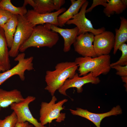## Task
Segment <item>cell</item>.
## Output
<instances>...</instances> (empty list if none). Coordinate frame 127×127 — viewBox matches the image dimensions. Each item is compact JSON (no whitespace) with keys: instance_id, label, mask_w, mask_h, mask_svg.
<instances>
[{"instance_id":"obj_19","label":"cell","mask_w":127,"mask_h":127,"mask_svg":"<svg viewBox=\"0 0 127 127\" xmlns=\"http://www.w3.org/2000/svg\"><path fill=\"white\" fill-rule=\"evenodd\" d=\"M18 23L17 15H14L6 23L3 28L8 47L10 48L12 44Z\"/></svg>"},{"instance_id":"obj_22","label":"cell","mask_w":127,"mask_h":127,"mask_svg":"<svg viewBox=\"0 0 127 127\" xmlns=\"http://www.w3.org/2000/svg\"><path fill=\"white\" fill-rule=\"evenodd\" d=\"M0 8L8 11L14 15L25 16L28 11L25 6L16 7L14 6L10 0H1Z\"/></svg>"},{"instance_id":"obj_28","label":"cell","mask_w":127,"mask_h":127,"mask_svg":"<svg viewBox=\"0 0 127 127\" xmlns=\"http://www.w3.org/2000/svg\"><path fill=\"white\" fill-rule=\"evenodd\" d=\"M55 10L58 11L61 9V6L65 3L64 0H53Z\"/></svg>"},{"instance_id":"obj_4","label":"cell","mask_w":127,"mask_h":127,"mask_svg":"<svg viewBox=\"0 0 127 127\" xmlns=\"http://www.w3.org/2000/svg\"><path fill=\"white\" fill-rule=\"evenodd\" d=\"M57 99L54 95L52 96L49 103L42 102L40 111V123L44 126L48 123L50 124L54 119L57 122L60 123L64 120L66 114L61 113L64 109L63 106L67 102L68 99H64L56 103Z\"/></svg>"},{"instance_id":"obj_1","label":"cell","mask_w":127,"mask_h":127,"mask_svg":"<svg viewBox=\"0 0 127 127\" xmlns=\"http://www.w3.org/2000/svg\"><path fill=\"white\" fill-rule=\"evenodd\" d=\"M78 67L74 62H62L56 65L54 70L47 71L45 81L47 85L45 89L52 96L54 95L56 91L63 85L67 79L73 77Z\"/></svg>"},{"instance_id":"obj_32","label":"cell","mask_w":127,"mask_h":127,"mask_svg":"<svg viewBox=\"0 0 127 127\" xmlns=\"http://www.w3.org/2000/svg\"><path fill=\"white\" fill-rule=\"evenodd\" d=\"M24 127H33V126L32 125L30 124L29 122H26L24 123Z\"/></svg>"},{"instance_id":"obj_29","label":"cell","mask_w":127,"mask_h":127,"mask_svg":"<svg viewBox=\"0 0 127 127\" xmlns=\"http://www.w3.org/2000/svg\"><path fill=\"white\" fill-rule=\"evenodd\" d=\"M35 3L34 0H25L23 6L26 7L28 4H29L33 8L35 5Z\"/></svg>"},{"instance_id":"obj_15","label":"cell","mask_w":127,"mask_h":127,"mask_svg":"<svg viewBox=\"0 0 127 127\" xmlns=\"http://www.w3.org/2000/svg\"><path fill=\"white\" fill-rule=\"evenodd\" d=\"M21 92L16 89L7 91L0 88V107H8L12 103L24 100Z\"/></svg>"},{"instance_id":"obj_18","label":"cell","mask_w":127,"mask_h":127,"mask_svg":"<svg viewBox=\"0 0 127 127\" xmlns=\"http://www.w3.org/2000/svg\"><path fill=\"white\" fill-rule=\"evenodd\" d=\"M121 20L119 29H115V44L113 54L115 55L120 46L127 41V20L123 17H120Z\"/></svg>"},{"instance_id":"obj_31","label":"cell","mask_w":127,"mask_h":127,"mask_svg":"<svg viewBox=\"0 0 127 127\" xmlns=\"http://www.w3.org/2000/svg\"><path fill=\"white\" fill-rule=\"evenodd\" d=\"M121 78L123 82L125 83V87H126V84L127 85V76L121 77Z\"/></svg>"},{"instance_id":"obj_25","label":"cell","mask_w":127,"mask_h":127,"mask_svg":"<svg viewBox=\"0 0 127 127\" xmlns=\"http://www.w3.org/2000/svg\"><path fill=\"white\" fill-rule=\"evenodd\" d=\"M13 15L8 11L0 8V27L3 28L6 23Z\"/></svg>"},{"instance_id":"obj_13","label":"cell","mask_w":127,"mask_h":127,"mask_svg":"<svg viewBox=\"0 0 127 127\" xmlns=\"http://www.w3.org/2000/svg\"><path fill=\"white\" fill-rule=\"evenodd\" d=\"M71 113L86 118L93 123L97 127H100L101 121L104 118L112 115H116L121 114L122 110L118 105L113 107L109 111L102 113H95L89 112L86 109L77 108L76 110L69 109Z\"/></svg>"},{"instance_id":"obj_16","label":"cell","mask_w":127,"mask_h":127,"mask_svg":"<svg viewBox=\"0 0 127 127\" xmlns=\"http://www.w3.org/2000/svg\"><path fill=\"white\" fill-rule=\"evenodd\" d=\"M71 5L68 9L58 17L59 26L62 27L69 20L77 14L86 0H71Z\"/></svg>"},{"instance_id":"obj_20","label":"cell","mask_w":127,"mask_h":127,"mask_svg":"<svg viewBox=\"0 0 127 127\" xmlns=\"http://www.w3.org/2000/svg\"><path fill=\"white\" fill-rule=\"evenodd\" d=\"M122 0H109L103 10V13L107 16L109 17L115 13L120 14L126 8Z\"/></svg>"},{"instance_id":"obj_3","label":"cell","mask_w":127,"mask_h":127,"mask_svg":"<svg viewBox=\"0 0 127 127\" xmlns=\"http://www.w3.org/2000/svg\"><path fill=\"white\" fill-rule=\"evenodd\" d=\"M59 39L57 33L44 25H36L34 27L29 38L20 47L19 51L23 52L28 48L32 47L52 48L56 44Z\"/></svg>"},{"instance_id":"obj_27","label":"cell","mask_w":127,"mask_h":127,"mask_svg":"<svg viewBox=\"0 0 127 127\" xmlns=\"http://www.w3.org/2000/svg\"><path fill=\"white\" fill-rule=\"evenodd\" d=\"M109 0H93V3L91 7L86 9V13H87L91 12L94 8L99 5H101L104 7Z\"/></svg>"},{"instance_id":"obj_6","label":"cell","mask_w":127,"mask_h":127,"mask_svg":"<svg viewBox=\"0 0 127 127\" xmlns=\"http://www.w3.org/2000/svg\"><path fill=\"white\" fill-rule=\"evenodd\" d=\"M25 54L24 52L19 54L15 57L14 60L18 63L11 69L0 73V85L13 76L19 75L22 81H24L25 77V72L26 70L30 71L34 69L33 61V57L30 56L25 58Z\"/></svg>"},{"instance_id":"obj_14","label":"cell","mask_w":127,"mask_h":127,"mask_svg":"<svg viewBox=\"0 0 127 127\" xmlns=\"http://www.w3.org/2000/svg\"><path fill=\"white\" fill-rule=\"evenodd\" d=\"M44 25L52 31L59 33L62 37L64 40L63 51L65 52H69L78 36V28L76 27L71 29H64L49 23Z\"/></svg>"},{"instance_id":"obj_2","label":"cell","mask_w":127,"mask_h":127,"mask_svg":"<svg viewBox=\"0 0 127 127\" xmlns=\"http://www.w3.org/2000/svg\"><path fill=\"white\" fill-rule=\"evenodd\" d=\"M111 57L109 55L95 57H81L76 58L74 62L79 67V76L91 72L95 77L102 74H106L110 71Z\"/></svg>"},{"instance_id":"obj_12","label":"cell","mask_w":127,"mask_h":127,"mask_svg":"<svg viewBox=\"0 0 127 127\" xmlns=\"http://www.w3.org/2000/svg\"><path fill=\"white\" fill-rule=\"evenodd\" d=\"M94 36L88 32L78 35L73 44L75 51L83 57H97L92 44Z\"/></svg>"},{"instance_id":"obj_17","label":"cell","mask_w":127,"mask_h":127,"mask_svg":"<svg viewBox=\"0 0 127 127\" xmlns=\"http://www.w3.org/2000/svg\"><path fill=\"white\" fill-rule=\"evenodd\" d=\"M8 47L3 29L0 27V65L5 71L10 69L11 67Z\"/></svg>"},{"instance_id":"obj_7","label":"cell","mask_w":127,"mask_h":127,"mask_svg":"<svg viewBox=\"0 0 127 127\" xmlns=\"http://www.w3.org/2000/svg\"><path fill=\"white\" fill-rule=\"evenodd\" d=\"M36 99L34 96H28L22 101L12 104L10 106L11 108L16 113L18 122L24 123L27 122L35 127H47L39 122L33 117L29 109V104Z\"/></svg>"},{"instance_id":"obj_5","label":"cell","mask_w":127,"mask_h":127,"mask_svg":"<svg viewBox=\"0 0 127 127\" xmlns=\"http://www.w3.org/2000/svg\"><path fill=\"white\" fill-rule=\"evenodd\" d=\"M18 23L12 46L9 51V56L15 57L21 46L30 37L34 27L25 16L17 15Z\"/></svg>"},{"instance_id":"obj_21","label":"cell","mask_w":127,"mask_h":127,"mask_svg":"<svg viewBox=\"0 0 127 127\" xmlns=\"http://www.w3.org/2000/svg\"><path fill=\"white\" fill-rule=\"evenodd\" d=\"M35 4L33 9L40 14L50 13L55 10L53 0H34Z\"/></svg>"},{"instance_id":"obj_8","label":"cell","mask_w":127,"mask_h":127,"mask_svg":"<svg viewBox=\"0 0 127 127\" xmlns=\"http://www.w3.org/2000/svg\"><path fill=\"white\" fill-rule=\"evenodd\" d=\"M88 3L87 0L81 6L79 12L66 23L68 25L74 24L76 26L78 29V36L88 32L95 35L105 31V28L103 27L95 28L91 21L86 17V11Z\"/></svg>"},{"instance_id":"obj_11","label":"cell","mask_w":127,"mask_h":127,"mask_svg":"<svg viewBox=\"0 0 127 127\" xmlns=\"http://www.w3.org/2000/svg\"><path fill=\"white\" fill-rule=\"evenodd\" d=\"M66 10L64 8L54 12L46 14H40L33 10H28L25 16L27 20L34 27L37 25H43L49 23L59 26L57 20L58 16Z\"/></svg>"},{"instance_id":"obj_9","label":"cell","mask_w":127,"mask_h":127,"mask_svg":"<svg viewBox=\"0 0 127 127\" xmlns=\"http://www.w3.org/2000/svg\"><path fill=\"white\" fill-rule=\"evenodd\" d=\"M115 44V35L111 31H105L95 35L93 46L96 56L109 55Z\"/></svg>"},{"instance_id":"obj_26","label":"cell","mask_w":127,"mask_h":127,"mask_svg":"<svg viewBox=\"0 0 127 127\" xmlns=\"http://www.w3.org/2000/svg\"><path fill=\"white\" fill-rule=\"evenodd\" d=\"M111 68L115 69L116 75L121 77L127 76V65L124 66L115 65L111 67Z\"/></svg>"},{"instance_id":"obj_33","label":"cell","mask_w":127,"mask_h":127,"mask_svg":"<svg viewBox=\"0 0 127 127\" xmlns=\"http://www.w3.org/2000/svg\"><path fill=\"white\" fill-rule=\"evenodd\" d=\"M1 71H2L3 72L5 71L4 68L0 65V73Z\"/></svg>"},{"instance_id":"obj_10","label":"cell","mask_w":127,"mask_h":127,"mask_svg":"<svg viewBox=\"0 0 127 127\" xmlns=\"http://www.w3.org/2000/svg\"><path fill=\"white\" fill-rule=\"evenodd\" d=\"M100 82L99 78L94 77L91 72L82 77L79 76L78 73H76L73 78L67 79L58 90L61 94L67 96L66 91L69 88H76L77 92L80 93L83 91L82 87L84 84L88 83L97 84Z\"/></svg>"},{"instance_id":"obj_24","label":"cell","mask_w":127,"mask_h":127,"mask_svg":"<svg viewBox=\"0 0 127 127\" xmlns=\"http://www.w3.org/2000/svg\"><path fill=\"white\" fill-rule=\"evenodd\" d=\"M119 49L122 52V55L119 60L116 62L111 64V67L115 65L124 66L127 65V44L125 43L122 44Z\"/></svg>"},{"instance_id":"obj_23","label":"cell","mask_w":127,"mask_h":127,"mask_svg":"<svg viewBox=\"0 0 127 127\" xmlns=\"http://www.w3.org/2000/svg\"><path fill=\"white\" fill-rule=\"evenodd\" d=\"M17 122V118L13 111L3 119H0V127H15Z\"/></svg>"},{"instance_id":"obj_34","label":"cell","mask_w":127,"mask_h":127,"mask_svg":"<svg viewBox=\"0 0 127 127\" xmlns=\"http://www.w3.org/2000/svg\"><path fill=\"white\" fill-rule=\"evenodd\" d=\"M1 1V0H0V1Z\"/></svg>"},{"instance_id":"obj_30","label":"cell","mask_w":127,"mask_h":127,"mask_svg":"<svg viewBox=\"0 0 127 127\" xmlns=\"http://www.w3.org/2000/svg\"><path fill=\"white\" fill-rule=\"evenodd\" d=\"M24 123L17 122L15 127H24Z\"/></svg>"}]
</instances>
